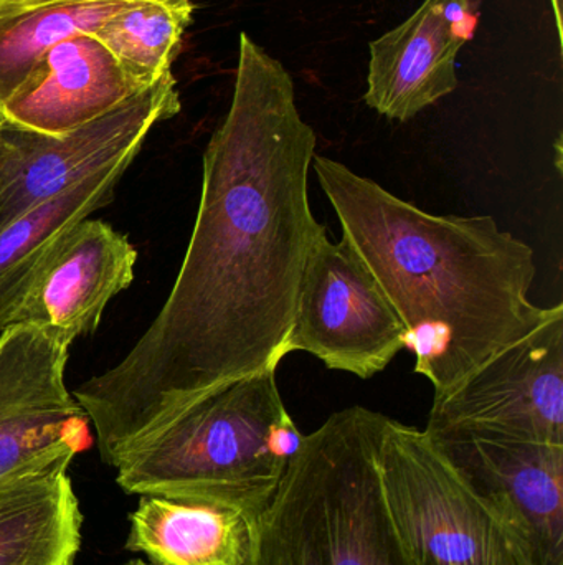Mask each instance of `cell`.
<instances>
[{
	"instance_id": "1",
	"label": "cell",
	"mask_w": 563,
	"mask_h": 565,
	"mask_svg": "<svg viewBox=\"0 0 563 565\" xmlns=\"http://www.w3.org/2000/svg\"><path fill=\"white\" fill-rule=\"evenodd\" d=\"M314 154L293 78L241 33L174 286L131 351L73 392L109 467L198 398L286 358L304 265L327 231L310 205Z\"/></svg>"
},
{
	"instance_id": "2",
	"label": "cell",
	"mask_w": 563,
	"mask_h": 565,
	"mask_svg": "<svg viewBox=\"0 0 563 565\" xmlns=\"http://www.w3.org/2000/svg\"><path fill=\"white\" fill-rule=\"evenodd\" d=\"M311 168L340 225L405 328L403 349L435 397L455 391L492 355L552 312L529 299L534 250L489 215H433L343 162Z\"/></svg>"
},
{
	"instance_id": "3",
	"label": "cell",
	"mask_w": 563,
	"mask_h": 565,
	"mask_svg": "<svg viewBox=\"0 0 563 565\" xmlns=\"http://www.w3.org/2000/svg\"><path fill=\"white\" fill-rule=\"evenodd\" d=\"M387 420L354 405L304 435L255 521L245 565H416L383 501L379 448Z\"/></svg>"
},
{
	"instance_id": "4",
	"label": "cell",
	"mask_w": 563,
	"mask_h": 565,
	"mask_svg": "<svg viewBox=\"0 0 563 565\" xmlns=\"http://www.w3.org/2000/svg\"><path fill=\"white\" fill-rule=\"evenodd\" d=\"M277 369L215 388L139 441L115 467L121 490L258 518L304 440L281 401Z\"/></svg>"
},
{
	"instance_id": "5",
	"label": "cell",
	"mask_w": 563,
	"mask_h": 565,
	"mask_svg": "<svg viewBox=\"0 0 563 565\" xmlns=\"http://www.w3.org/2000/svg\"><path fill=\"white\" fill-rule=\"evenodd\" d=\"M379 473L390 520L416 565H521L501 521L425 430L389 418Z\"/></svg>"
},
{
	"instance_id": "6",
	"label": "cell",
	"mask_w": 563,
	"mask_h": 565,
	"mask_svg": "<svg viewBox=\"0 0 563 565\" xmlns=\"http://www.w3.org/2000/svg\"><path fill=\"white\" fill-rule=\"evenodd\" d=\"M181 111L174 75L66 135H42L0 119V232L89 175L136 158L159 122Z\"/></svg>"
},
{
	"instance_id": "7",
	"label": "cell",
	"mask_w": 563,
	"mask_h": 565,
	"mask_svg": "<svg viewBox=\"0 0 563 565\" xmlns=\"http://www.w3.org/2000/svg\"><path fill=\"white\" fill-rule=\"evenodd\" d=\"M405 328L346 241H314L297 291L286 351L316 355L333 371L370 379L403 351Z\"/></svg>"
},
{
	"instance_id": "8",
	"label": "cell",
	"mask_w": 563,
	"mask_h": 565,
	"mask_svg": "<svg viewBox=\"0 0 563 565\" xmlns=\"http://www.w3.org/2000/svg\"><path fill=\"white\" fill-rule=\"evenodd\" d=\"M69 345L40 326L0 332V484L91 447L88 415L65 384Z\"/></svg>"
},
{
	"instance_id": "9",
	"label": "cell",
	"mask_w": 563,
	"mask_h": 565,
	"mask_svg": "<svg viewBox=\"0 0 563 565\" xmlns=\"http://www.w3.org/2000/svg\"><path fill=\"white\" fill-rule=\"evenodd\" d=\"M425 430H466L563 445V305L521 341L492 355L445 397Z\"/></svg>"
},
{
	"instance_id": "10",
	"label": "cell",
	"mask_w": 563,
	"mask_h": 565,
	"mask_svg": "<svg viewBox=\"0 0 563 565\" xmlns=\"http://www.w3.org/2000/svg\"><path fill=\"white\" fill-rule=\"evenodd\" d=\"M488 504L521 565H563V445L425 430Z\"/></svg>"
},
{
	"instance_id": "11",
	"label": "cell",
	"mask_w": 563,
	"mask_h": 565,
	"mask_svg": "<svg viewBox=\"0 0 563 565\" xmlns=\"http://www.w3.org/2000/svg\"><path fill=\"white\" fill-rule=\"evenodd\" d=\"M138 252L105 221L79 222L36 271L12 326L33 324L72 344L98 329L108 302L134 281Z\"/></svg>"
},
{
	"instance_id": "12",
	"label": "cell",
	"mask_w": 563,
	"mask_h": 565,
	"mask_svg": "<svg viewBox=\"0 0 563 565\" xmlns=\"http://www.w3.org/2000/svg\"><path fill=\"white\" fill-rule=\"evenodd\" d=\"M472 0H425L412 17L370 42L366 99L396 121H410L458 88L456 56L469 40Z\"/></svg>"
},
{
	"instance_id": "13",
	"label": "cell",
	"mask_w": 563,
	"mask_h": 565,
	"mask_svg": "<svg viewBox=\"0 0 563 565\" xmlns=\"http://www.w3.org/2000/svg\"><path fill=\"white\" fill-rule=\"evenodd\" d=\"M145 88L93 33H78L35 63L3 103L0 119L42 135H66Z\"/></svg>"
},
{
	"instance_id": "14",
	"label": "cell",
	"mask_w": 563,
	"mask_h": 565,
	"mask_svg": "<svg viewBox=\"0 0 563 565\" xmlns=\"http://www.w3.org/2000/svg\"><path fill=\"white\" fill-rule=\"evenodd\" d=\"M126 547L154 565H245L257 518L202 500L142 497Z\"/></svg>"
},
{
	"instance_id": "15",
	"label": "cell",
	"mask_w": 563,
	"mask_h": 565,
	"mask_svg": "<svg viewBox=\"0 0 563 565\" xmlns=\"http://www.w3.org/2000/svg\"><path fill=\"white\" fill-rule=\"evenodd\" d=\"M69 465L58 461L0 484V565H73L83 516Z\"/></svg>"
},
{
	"instance_id": "16",
	"label": "cell",
	"mask_w": 563,
	"mask_h": 565,
	"mask_svg": "<svg viewBox=\"0 0 563 565\" xmlns=\"http://www.w3.org/2000/svg\"><path fill=\"white\" fill-rule=\"evenodd\" d=\"M132 161L126 158L106 166L0 232V332L12 326L36 271L59 242L79 222L111 204L116 185Z\"/></svg>"
},
{
	"instance_id": "17",
	"label": "cell",
	"mask_w": 563,
	"mask_h": 565,
	"mask_svg": "<svg viewBox=\"0 0 563 565\" xmlns=\"http://www.w3.org/2000/svg\"><path fill=\"white\" fill-rule=\"evenodd\" d=\"M142 0H6L0 2V108L50 49Z\"/></svg>"
},
{
	"instance_id": "18",
	"label": "cell",
	"mask_w": 563,
	"mask_h": 565,
	"mask_svg": "<svg viewBox=\"0 0 563 565\" xmlns=\"http://www.w3.org/2000/svg\"><path fill=\"white\" fill-rule=\"evenodd\" d=\"M194 10V0H142L109 17L93 35L126 72L151 86L172 73Z\"/></svg>"
},
{
	"instance_id": "19",
	"label": "cell",
	"mask_w": 563,
	"mask_h": 565,
	"mask_svg": "<svg viewBox=\"0 0 563 565\" xmlns=\"http://www.w3.org/2000/svg\"><path fill=\"white\" fill-rule=\"evenodd\" d=\"M554 7L555 26H557L559 39L562 42V0H552Z\"/></svg>"
},
{
	"instance_id": "20",
	"label": "cell",
	"mask_w": 563,
	"mask_h": 565,
	"mask_svg": "<svg viewBox=\"0 0 563 565\" xmlns=\"http://www.w3.org/2000/svg\"><path fill=\"white\" fill-rule=\"evenodd\" d=\"M124 565H154V564H148V563H144V561L134 559V561H129V563L124 564Z\"/></svg>"
},
{
	"instance_id": "21",
	"label": "cell",
	"mask_w": 563,
	"mask_h": 565,
	"mask_svg": "<svg viewBox=\"0 0 563 565\" xmlns=\"http://www.w3.org/2000/svg\"><path fill=\"white\" fill-rule=\"evenodd\" d=\"M0 2H6V0H0Z\"/></svg>"
}]
</instances>
